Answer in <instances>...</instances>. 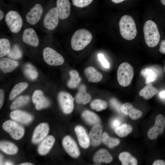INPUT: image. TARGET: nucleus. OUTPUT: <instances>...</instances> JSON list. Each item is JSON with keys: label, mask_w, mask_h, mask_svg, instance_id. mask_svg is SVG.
Returning <instances> with one entry per match:
<instances>
[{"label": "nucleus", "mask_w": 165, "mask_h": 165, "mask_svg": "<svg viewBox=\"0 0 165 165\" xmlns=\"http://www.w3.org/2000/svg\"><path fill=\"white\" fill-rule=\"evenodd\" d=\"M120 32L124 39L130 40L134 39L137 34L135 21L130 16L125 15L120 19L119 23Z\"/></svg>", "instance_id": "obj_1"}, {"label": "nucleus", "mask_w": 165, "mask_h": 165, "mask_svg": "<svg viewBox=\"0 0 165 165\" xmlns=\"http://www.w3.org/2000/svg\"><path fill=\"white\" fill-rule=\"evenodd\" d=\"M93 38L90 32L84 29L77 30L73 35L71 39L72 49L79 51L84 49L91 42Z\"/></svg>", "instance_id": "obj_2"}, {"label": "nucleus", "mask_w": 165, "mask_h": 165, "mask_svg": "<svg viewBox=\"0 0 165 165\" xmlns=\"http://www.w3.org/2000/svg\"><path fill=\"white\" fill-rule=\"evenodd\" d=\"M145 39L147 45L151 47L156 46L158 44L160 35L156 24L151 20H148L143 27Z\"/></svg>", "instance_id": "obj_3"}, {"label": "nucleus", "mask_w": 165, "mask_h": 165, "mask_svg": "<svg viewBox=\"0 0 165 165\" xmlns=\"http://www.w3.org/2000/svg\"><path fill=\"white\" fill-rule=\"evenodd\" d=\"M134 75V69L130 64L123 62L119 65L117 72V79L120 85L123 87L129 85Z\"/></svg>", "instance_id": "obj_4"}, {"label": "nucleus", "mask_w": 165, "mask_h": 165, "mask_svg": "<svg viewBox=\"0 0 165 165\" xmlns=\"http://www.w3.org/2000/svg\"><path fill=\"white\" fill-rule=\"evenodd\" d=\"M5 20L12 32L16 33L21 29L23 25L22 20L17 12L14 10L9 11L6 15Z\"/></svg>", "instance_id": "obj_5"}, {"label": "nucleus", "mask_w": 165, "mask_h": 165, "mask_svg": "<svg viewBox=\"0 0 165 165\" xmlns=\"http://www.w3.org/2000/svg\"><path fill=\"white\" fill-rule=\"evenodd\" d=\"M42 55L45 61L50 65H60L64 62L63 57L51 47H47L45 48L43 50Z\"/></svg>", "instance_id": "obj_6"}, {"label": "nucleus", "mask_w": 165, "mask_h": 165, "mask_svg": "<svg viewBox=\"0 0 165 165\" xmlns=\"http://www.w3.org/2000/svg\"><path fill=\"white\" fill-rule=\"evenodd\" d=\"M3 129L8 132L13 139L18 140L21 138L24 134V128L16 123L8 120L3 124Z\"/></svg>", "instance_id": "obj_7"}, {"label": "nucleus", "mask_w": 165, "mask_h": 165, "mask_svg": "<svg viewBox=\"0 0 165 165\" xmlns=\"http://www.w3.org/2000/svg\"><path fill=\"white\" fill-rule=\"evenodd\" d=\"M59 18L57 7L52 8L44 17L43 21L44 26L48 30H53L58 25Z\"/></svg>", "instance_id": "obj_8"}, {"label": "nucleus", "mask_w": 165, "mask_h": 165, "mask_svg": "<svg viewBox=\"0 0 165 165\" xmlns=\"http://www.w3.org/2000/svg\"><path fill=\"white\" fill-rule=\"evenodd\" d=\"M58 100L63 111L66 114H69L74 107V98L69 93L64 91L60 92L58 95Z\"/></svg>", "instance_id": "obj_9"}, {"label": "nucleus", "mask_w": 165, "mask_h": 165, "mask_svg": "<svg viewBox=\"0 0 165 165\" xmlns=\"http://www.w3.org/2000/svg\"><path fill=\"white\" fill-rule=\"evenodd\" d=\"M165 128V118L162 114H159L156 117L154 126L148 130L147 135L151 140L156 139L158 135L162 134Z\"/></svg>", "instance_id": "obj_10"}, {"label": "nucleus", "mask_w": 165, "mask_h": 165, "mask_svg": "<svg viewBox=\"0 0 165 165\" xmlns=\"http://www.w3.org/2000/svg\"><path fill=\"white\" fill-rule=\"evenodd\" d=\"M43 12L42 6L39 4H35L26 14L27 21L31 25L36 24L40 19Z\"/></svg>", "instance_id": "obj_11"}, {"label": "nucleus", "mask_w": 165, "mask_h": 165, "mask_svg": "<svg viewBox=\"0 0 165 165\" xmlns=\"http://www.w3.org/2000/svg\"><path fill=\"white\" fill-rule=\"evenodd\" d=\"M49 130L48 125L46 123L39 124L35 129L32 138L34 144L38 143L43 140L48 134Z\"/></svg>", "instance_id": "obj_12"}, {"label": "nucleus", "mask_w": 165, "mask_h": 165, "mask_svg": "<svg viewBox=\"0 0 165 165\" xmlns=\"http://www.w3.org/2000/svg\"><path fill=\"white\" fill-rule=\"evenodd\" d=\"M62 145L65 150L72 157L76 158L79 155V151L78 146L70 137H65L63 140Z\"/></svg>", "instance_id": "obj_13"}, {"label": "nucleus", "mask_w": 165, "mask_h": 165, "mask_svg": "<svg viewBox=\"0 0 165 165\" xmlns=\"http://www.w3.org/2000/svg\"><path fill=\"white\" fill-rule=\"evenodd\" d=\"M23 41L25 43L34 47L37 46L39 40L35 30L31 28L25 29L22 35Z\"/></svg>", "instance_id": "obj_14"}, {"label": "nucleus", "mask_w": 165, "mask_h": 165, "mask_svg": "<svg viewBox=\"0 0 165 165\" xmlns=\"http://www.w3.org/2000/svg\"><path fill=\"white\" fill-rule=\"evenodd\" d=\"M59 19L64 20L68 18L70 14L71 3L69 0H57L56 2Z\"/></svg>", "instance_id": "obj_15"}, {"label": "nucleus", "mask_w": 165, "mask_h": 165, "mask_svg": "<svg viewBox=\"0 0 165 165\" xmlns=\"http://www.w3.org/2000/svg\"><path fill=\"white\" fill-rule=\"evenodd\" d=\"M120 110L124 114L129 115L133 120H136L141 117L142 113L141 111L134 108L130 103L127 102L121 106Z\"/></svg>", "instance_id": "obj_16"}, {"label": "nucleus", "mask_w": 165, "mask_h": 165, "mask_svg": "<svg viewBox=\"0 0 165 165\" xmlns=\"http://www.w3.org/2000/svg\"><path fill=\"white\" fill-rule=\"evenodd\" d=\"M75 130L81 146L85 148H88L90 145V139L84 129L81 126H77Z\"/></svg>", "instance_id": "obj_17"}, {"label": "nucleus", "mask_w": 165, "mask_h": 165, "mask_svg": "<svg viewBox=\"0 0 165 165\" xmlns=\"http://www.w3.org/2000/svg\"><path fill=\"white\" fill-rule=\"evenodd\" d=\"M102 131V127L98 124L95 125L91 129L89 136L93 145L97 146L101 144Z\"/></svg>", "instance_id": "obj_18"}, {"label": "nucleus", "mask_w": 165, "mask_h": 165, "mask_svg": "<svg viewBox=\"0 0 165 165\" xmlns=\"http://www.w3.org/2000/svg\"><path fill=\"white\" fill-rule=\"evenodd\" d=\"M55 142L53 136L49 135L44 138L38 148V152L41 155L46 154L50 151Z\"/></svg>", "instance_id": "obj_19"}, {"label": "nucleus", "mask_w": 165, "mask_h": 165, "mask_svg": "<svg viewBox=\"0 0 165 165\" xmlns=\"http://www.w3.org/2000/svg\"><path fill=\"white\" fill-rule=\"evenodd\" d=\"M19 65V63L14 60L6 58H0V69L4 72H12L18 67Z\"/></svg>", "instance_id": "obj_20"}, {"label": "nucleus", "mask_w": 165, "mask_h": 165, "mask_svg": "<svg viewBox=\"0 0 165 165\" xmlns=\"http://www.w3.org/2000/svg\"><path fill=\"white\" fill-rule=\"evenodd\" d=\"M10 118L14 120L24 123H28L32 119L31 115L23 111L15 110L11 112Z\"/></svg>", "instance_id": "obj_21"}, {"label": "nucleus", "mask_w": 165, "mask_h": 165, "mask_svg": "<svg viewBox=\"0 0 165 165\" xmlns=\"http://www.w3.org/2000/svg\"><path fill=\"white\" fill-rule=\"evenodd\" d=\"M84 73L89 82H98L102 79V74L92 66L86 68L84 70Z\"/></svg>", "instance_id": "obj_22"}, {"label": "nucleus", "mask_w": 165, "mask_h": 165, "mask_svg": "<svg viewBox=\"0 0 165 165\" xmlns=\"http://www.w3.org/2000/svg\"><path fill=\"white\" fill-rule=\"evenodd\" d=\"M75 99L77 103L84 105L90 101L91 96L86 92V87L84 85H82L80 86L75 96Z\"/></svg>", "instance_id": "obj_23"}, {"label": "nucleus", "mask_w": 165, "mask_h": 165, "mask_svg": "<svg viewBox=\"0 0 165 165\" xmlns=\"http://www.w3.org/2000/svg\"><path fill=\"white\" fill-rule=\"evenodd\" d=\"M112 157L106 150L101 149L97 151L93 158V161L96 163L104 162L108 163L112 160Z\"/></svg>", "instance_id": "obj_24"}, {"label": "nucleus", "mask_w": 165, "mask_h": 165, "mask_svg": "<svg viewBox=\"0 0 165 165\" xmlns=\"http://www.w3.org/2000/svg\"><path fill=\"white\" fill-rule=\"evenodd\" d=\"M158 92L157 88L154 87L151 83L147 84L139 92V94L143 97L146 100H148L155 95Z\"/></svg>", "instance_id": "obj_25"}, {"label": "nucleus", "mask_w": 165, "mask_h": 165, "mask_svg": "<svg viewBox=\"0 0 165 165\" xmlns=\"http://www.w3.org/2000/svg\"><path fill=\"white\" fill-rule=\"evenodd\" d=\"M141 74L145 79V82L146 84L154 82L158 77V74L156 71L149 68L142 69L141 71Z\"/></svg>", "instance_id": "obj_26"}, {"label": "nucleus", "mask_w": 165, "mask_h": 165, "mask_svg": "<svg viewBox=\"0 0 165 165\" xmlns=\"http://www.w3.org/2000/svg\"><path fill=\"white\" fill-rule=\"evenodd\" d=\"M0 148L3 152L9 155L15 154L18 151L17 147L15 145L7 141L0 142Z\"/></svg>", "instance_id": "obj_27"}, {"label": "nucleus", "mask_w": 165, "mask_h": 165, "mask_svg": "<svg viewBox=\"0 0 165 165\" xmlns=\"http://www.w3.org/2000/svg\"><path fill=\"white\" fill-rule=\"evenodd\" d=\"M119 158L123 165L137 164V160L128 152H123L120 153L119 155Z\"/></svg>", "instance_id": "obj_28"}, {"label": "nucleus", "mask_w": 165, "mask_h": 165, "mask_svg": "<svg viewBox=\"0 0 165 165\" xmlns=\"http://www.w3.org/2000/svg\"><path fill=\"white\" fill-rule=\"evenodd\" d=\"M70 79L67 82V86L70 88L77 87L81 81L78 72L75 70H72L69 72Z\"/></svg>", "instance_id": "obj_29"}, {"label": "nucleus", "mask_w": 165, "mask_h": 165, "mask_svg": "<svg viewBox=\"0 0 165 165\" xmlns=\"http://www.w3.org/2000/svg\"><path fill=\"white\" fill-rule=\"evenodd\" d=\"M84 119L89 124L97 125L99 123L100 119L98 116L95 113L88 110L85 111L82 114Z\"/></svg>", "instance_id": "obj_30"}, {"label": "nucleus", "mask_w": 165, "mask_h": 165, "mask_svg": "<svg viewBox=\"0 0 165 165\" xmlns=\"http://www.w3.org/2000/svg\"><path fill=\"white\" fill-rule=\"evenodd\" d=\"M23 71L25 75L31 80L35 79L38 76L36 69L34 66L29 63H27L24 65Z\"/></svg>", "instance_id": "obj_31"}, {"label": "nucleus", "mask_w": 165, "mask_h": 165, "mask_svg": "<svg viewBox=\"0 0 165 165\" xmlns=\"http://www.w3.org/2000/svg\"><path fill=\"white\" fill-rule=\"evenodd\" d=\"M28 84L26 82H21L15 85L12 89L9 96V99L12 100L25 89Z\"/></svg>", "instance_id": "obj_32"}, {"label": "nucleus", "mask_w": 165, "mask_h": 165, "mask_svg": "<svg viewBox=\"0 0 165 165\" xmlns=\"http://www.w3.org/2000/svg\"><path fill=\"white\" fill-rule=\"evenodd\" d=\"M132 130V127L130 125L124 123L116 127L115 131L116 134L121 137L127 136Z\"/></svg>", "instance_id": "obj_33"}, {"label": "nucleus", "mask_w": 165, "mask_h": 165, "mask_svg": "<svg viewBox=\"0 0 165 165\" xmlns=\"http://www.w3.org/2000/svg\"><path fill=\"white\" fill-rule=\"evenodd\" d=\"M10 43L9 41L6 38L0 39V57H2L8 54L10 51Z\"/></svg>", "instance_id": "obj_34"}, {"label": "nucleus", "mask_w": 165, "mask_h": 165, "mask_svg": "<svg viewBox=\"0 0 165 165\" xmlns=\"http://www.w3.org/2000/svg\"><path fill=\"white\" fill-rule=\"evenodd\" d=\"M102 141L104 144L111 148L118 145L120 143L118 139L110 137L106 132H104L103 134Z\"/></svg>", "instance_id": "obj_35"}, {"label": "nucleus", "mask_w": 165, "mask_h": 165, "mask_svg": "<svg viewBox=\"0 0 165 165\" xmlns=\"http://www.w3.org/2000/svg\"><path fill=\"white\" fill-rule=\"evenodd\" d=\"M29 100V97L28 96H20L13 101L10 105V108L14 109L21 107L26 104Z\"/></svg>", "instance_id": "obj_36"}, {"label": "nucleus", "mask_w": 165, "mask_h": 165, "mask_svg": "<svg viewBox=\"0 0 165 165\" xmlns=\"http://www.w3.org/2000/svg\"><path fill=\"white\" fill-rule=\"evenodd\" d=\"M90 106L92 109L99 112L105 109L107 107V104L105 101L97 99L91 102Z\"/></svg>", "instance_id": "obj_37"}, {"label": "nucleus", "mask_w": 165, "mask_h": 165, "mask_svg": "<svg viewBox=\"0 0 165 165\" xmlns=\"http://www.w3.org/2000/svg\"><path fill=\"white\" fill-rule=\"evenodd\" d=\"M7 55L10 58L17 59L22 57V53L18 46L15 45L11 49L10 52Z\"/></svg>", "instance_id": "obj_38"}, {"label": "nucleus", "mask_w": 165, "mask_h": 165, "mask_svg": "<svg viewBox=\"0 0 165 165\" xmlns=\"http://www.w3.org/2000/svg\"><path fill=\"white\" fill-rule=\"evenodd\" d=\"M93 0H72L73 5L75 6L82 8L90 4Z\"/></svg>", "instance_id": "obj_39"}, {"label": "nucleus", "mask_w": 165, "mask_h": 165, "mask_svg": "<svg viewBox=\"0 0 165 165\" xmlns=\"http://www.w3.org/2000/svg\"><path fill=\"white\" fill-rule=\"evenodd\" d=\"M44 97L42 92L39 90H35L33 93L32 96V101L36 104Z\"/></svg>", "instance_id": "obj_40"}, {"label": "nucleus", "mask_w": 165, "mask_h": 165, "mask_svg": "<svg viewBox=\"0 0 165 165\" xmlns=\"http://www.w3.org/2000/svg\"><path fill=\"white\" fill-rule=\"evenodd\" d=\"M50 102L48 99L45 97L36 104V108L40 110L42 108L47 107L50 105Z\"/></svg>", "instance_id": "obj_41"}, {"label": "nucleus", "mask_w": 165, "mask_h": 165, "mask_svg": "<svg viewBox=\"0 0 165 165\" xmlns=\"http://www.w3.org/2000/svg\"><path fill=\"white\" fill-rule=\"evenodd\" d=\"M98 60L101 62L102 66L105 68L109 67V64L105 57L104 55L102 53L98 55Z\"/></svg>", "instance_id": "obj_42"}, {"label": "nucleus", "mask_w": 165, "mask_h": 165, "mask_svg": "<svg viewBox=\"0 0 165 165\" xmlns=\"http://www.w3.org/2000/svg\"><path fill=\"white\" fill-rule=\"evenodd\" d=\"M159 51L163 54H165V40H163L161 42Z\"/></svg>", "instance_id": "obj_43"}, {"label": "nucleus", "mask_w": 165, "mask_h": 165, "mask_svg": "<svg viewBox=\"0 0 165 165\" xmlns=\"http://www.w3.org/2000/svg\"><path fill=\"white\" fill-rule=\"evenodd\" d=\"M120 124V121L117 119H115L113 120L112 123V127L113 128L116 129V128L119 126Z\"/></svg>", "instance_id": "obj_44"}, {"label": "nucleus", "mask_w": 165, "mask_h": 165, "mask_svg": "<svg viewBox=\"0 0 165 165\" xmlns=\"http://www.w3.org/2000/svg\"><path fill=\"white\" fill-rule=\"evenodd\" d=\"M111 103L113 106L115 107L118 110L120 109V106L119 104L117 101L114 99H112L111 100Z\"/></svg>", "instance_id": "obj_45"}, {"label": "nucleus", "mask_w": 165, "mask_h": 165, "mask_svg": "<svg viewBox=\"0 0 165 165\" xmlns=\"http://www.w3.org/2000/svg\"><path fill=\"white\" fill-rule=\"evenodd\" d=\"M4 94L3 90L2 89L0 90V108L2 106L4 100Z\"/></svg>", "instance_id": "obj_46"}, {"label": "nucleus", "mask_w": 165, "mask_h": 165, "mask_svg": "<svg viewBox=\"0 0 165 165\" xmlns=\"http://www.w3.org/2000/svg\"><path fill=\"white\" fill-rule=\"evenodd\" d=\"M153 165H165V162L161 160H155L153 163Z\"/></svg>", "instance_id": "obj_47"}, {"label": "nucleus", "mask_w": 165, "mask_h": 165, "mask_svg": "<svg viewBox=\"0 0 165 165\" xmlns=\"http://www.w3.org/2000/svg\"><path fill=\"white\" fill-rule=\"evenodd\" d=\"M159 94L161 97L165 98V91H163L160 92Z\"/></svg>", "instance_id": "obj_48"}, {"label": "nucleus", "mask_w": 165, "mask_h": 165, "mask_svg": "<svg viewBox=\"0 0 165 165\" xmlns=\"http://www.w3.org/2000/svg\"><path fill=\"white\" fill-rule=\"evenodd\" d=\"M4 13L3 11L0 10V20H1L4 18Z\"/></svg>", "instance_id": "obj_49"}, {"label": "nucleus", "mask_w": 165, "mask_h": 165, "mask_svg": "<svg viewBox=\"0 0 165 165\" xmlns=\"http://www.w3.org/2000/svg\"><path fill=\"white\" fill-rule=\"evenodd\" d=\"M112 1L115 3H118L123 2L126 0H111Z\"/></svg>", "instance_id": "obj_50"}, {"label": "nucleus", "mask_w": 165, "mask_h": 165, "mask_svg": "<svg viewBox=\"0 0 165 165\" xmlns=\"http://www.w3.org/2000/svg\"><path fill=\"white\" fill-rule=\"evenodd\" d=\"M20 165H33L32 163H25L20 164Z\"/></svg>", "instance_id": "obj_51"}, {"label": "nucleus", "mask_w": 165, "mask_h": 165, "mask_svg": "<svg viewBox=\"0 0 165 165\" xmlns=\"http://www.w3.org/2000/svg\"><path fill=\"white\" fill-rule=\"evenodd\" d=\"M5 164L6 165H13V164L12 162L10 161H8L5 163Z\"/></svg>", "instance_id": "obj_52"}, {"label": "nucleus", "mask_w": 165, "mask_h": 165, "mask_svg": "<svg viewBox=\"0 0 165 165\" xmlns=\"http://www.w3.org/2000/svg\"><path fill=\"white\" fill-rule=\"evenodd\" d=\"M161 3L164 5L165 6V0H160Z\"/></svg>", "instance_id": "obj_53"}, {"label": "nucleus", "mask_w": 165, "mask_h": 165, "mask_svg": "<svg viewBox=\"0 0 165 165\" xmlns=\"http://www.w3.org/2000/svg\"><path fill=\"white\" fill-rule=\"evenodd\" d=\"M2 156L0 155V165L2 164Z\"/></svg>", "instance_id": "obj_54"}, {"label": "nucleus", "mask_w": 165, "mask_h": 165, "mask_svg": "<svg viewBox=\"0 0 165 165\" xmlns=\"http://www.w3.org/2000/svg\"><path fill=\"white\" fill-rule=\"evenodd\" d=\"M164 71H165V67H164Z\"/></svg>", "instance_id": "obj_55"}]
</instances>
